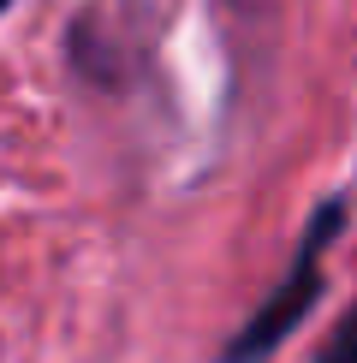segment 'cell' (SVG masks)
<instances>
[{
  "label": "cell",
  "instance_id": "6da1fadb",
  "mask_svg": "<svg viewBox=\"0 0 357 363\" xmlns=\"http://www.w3.org/2000/svg\"><path fill=\"white\" fill-rule=\"evenodd\" d=\"M339 233H346V203H339V196H327L316 215H310V233L298 238V256H292L286 280H280L274 292H268L262 304H256V315H250V322L227 340L220 363H262V357H274L280 345H286V334H298V322H304V315L327 298L322 250L334 245Z\"/></svg>",
  "mask_w": 357,
  "mask_h": 363
},
{
  "label": "cell",
  "instance_id": "7a4b0ae2",
  "mask_svg": "<svg viewBox=\"0 0 357 363\" xmlns=\"http://www.w3.org/2000/svg\"><path fill=\"white\" fill-rule=\"evenodd\" d=\"M316 363H357V304L334 322V334H327V345L316 352Z\"/></svg>",
  "mask_w": 357,
  "mask_h": 363
},
{
  "label": "cell",
  "instance_id": "3957f363",
  "mask_svg": "<svg viewBox=\"0 0 357 363\" xmlns=\"http://www.w3.org/2000/svg\"><path fill=\"white\" fill-rule=\"evenodd\" d=\"M6 6H12V0H0V12H6Z\"/></svg>",
  "mask_w": 357,
  "mask_h": 363
}]
</instances>
